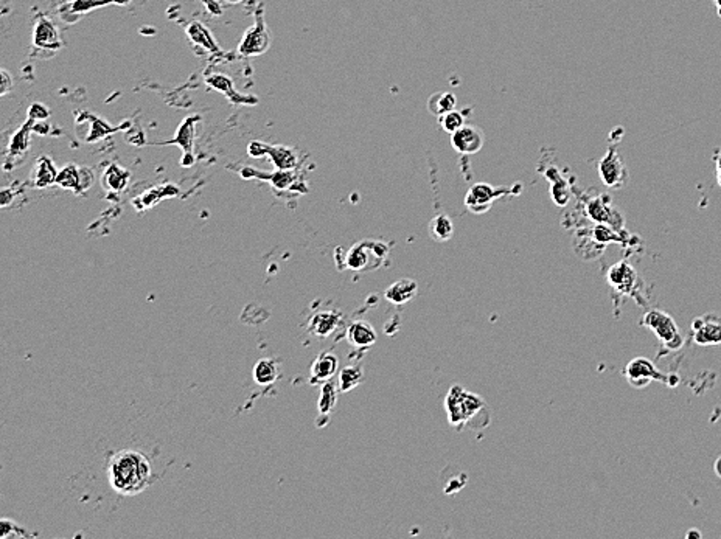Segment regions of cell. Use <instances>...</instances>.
<instances>
[{
    "label": "cell",
    "mask_w": 721,
    "mask_h": 539,
    "mask_svg": "<svg viewBox=\"0 0 721 539\" xmlns=\"http://www.w3.org/2000/svg\"><path fill=\"white\" fill-rule=\"evenodd\" d=\"M109 484L123 496L142 493L151 482V463L141 451L125 449L112 455L109 462Z\"/></svg>",
    "instance_id": "obj_1"
},
{
    "label": "cell",
    "mask_w": 721,
    "mask_h": 539,
    "mask_svg": "<svg viewBox=\"0 0 721 539\" xmlns=\"http://www.w3.org/2000/svg\"><path fill=\"white\" fill-rule=\"evenodd\" d=\"M487 407L485 399L462 386H453L445 398V411L451 426L462 428Z\"/></svg>",
    "instance_id": "obj_2"
},
{
    "label": "cell",
    "mask_w": 721,
    "mask_h": 539,
    "mask_svg": "<svg viewBox=\"0 0 721 539\" xmlns=\"http://www.w3.org/2000/svg\"><path fill=\"white\" fill-rule=\"evenodd\" d=\"M387 255L386 243L380 240L359 241L346 252V267L356 272H370L381 267Z\"/></svg>",
    "instance_id": "obj_3"
},
{
    "label": "cell",
    "mask_w": 721,
    "mask_h": 539,
    "mask_svg": "<svg viewBox=\"0 0 721 539\" xmlns=\"http://www.w3.org/2000/svg\"><path fill=\"white\" fill-rule=\"evenodd\" d=\"M642 325L656 334V338L661 340L664 348L676 351L684 345V336L679 333L675 318L667 313L659 311V309H650L644 316Z\"/></svg>",
    "instance_id": "obj_4"
},
{
    "label": "cell",
    "mask_w": 721,
    "mask_h": 539,
    "mask_svg": "<svg viewBox=\"0 0 721 539\" xmlns=\"http://www.w3.org/2000/svg\"><path fill=\"white\" fill-rule=\"evenodd\" d=\"M624 374L627 377L629 386L634 389H644L653 381H662L668 384V386H676V382L671 381V378L675 377L659 372L650 359L646 357H636L633 361H629L625 367Z\"/></svg>",
    "instance_id": "obj_5"
},
{
    "label": "cell",
    "mask_w": 721,
    "mask_h": 539,
    "mask_svg": "<svg viewBox=\"0 0 721 539\" xmlns=\"http://www.w3.org/2000/svg\"><path fill=\"white\" fill-rule=\"evenodd\" d=\"M248 152L252 157L269 156L278 170H296L299 165L297 152L282 145H266L263 142L253 140L248 146Z\"/></svg>",
    "instance_id": "obj_6"
},
{
    "label": "cell",
    "mask_w": 721,
    "mask_h": 539,
    "mask_svg": "<svg viewBox=\"0 0 721 539\" xmlns=\"http://www.w3.org/2000/svg\"><path fill=\"white\" fill-rule=\"evenodd\" d=\"M270 45V38L263 18V8H260L255 16V23L248 28L241 39L238 52L243 56H257L265 53Z\"/></svg>",
    "instance_id": "obj_7"
},
{
    "label": "cell",
    "mask_w": 721,
    "mask_h": 539,
    "mask_svg": "<svg viewBox=\"0 0 721 539\" xmlns=\"http://www.w3.org/2000/svg\"><path fill=\"white\" fill-rule=\"evenodd\" d=\"M597 171H599L602 182L606 187H610V189H619L628 179V171L624 159H622L616 148H608L606 156L597 165Z\"/></svg>",
    "instance_id": "obj_8"
},
{
    "label": "cell",
    "mask_w": 721,
    "mask_h": 539,
    "mask_svg": "<svg viewBox=\"0 0 721 539\" xmlns=\"http://www.w3.org/2000/svg\"><path fill=\"white\" fill-rule=\"evenodd\" d=\"M241 176L244 179H260L266 181L274 187L275 190H300V179L294 170H277L275 173H268V171H260L257 168L246 167L241 170Z\"/></svg>",
    "instance_id": "obj_9"
},
{
    "label": "cell",
    "mask_w": 721,
    "mask_h": 539,
    "mask_svg": "<svg viewBox=\"0 0 721 539\" xmlns=\"http://www.w3.org/2000/svg\"><path fill=\"white\" fill-rule=\"evenodd\" d=\"M94 182L95 176L92 170L87 167L72 165V163L67 167H64L58 173V177H56V185L75 193L87 191L90 187L94 185Z\"/></svg>",
    "instance_id": "obj_10"
},
{
    "label": "cell",
    "mask_w": 721,
    "mask_h": 539,
    "mask_svg": "<svg viewBox=\"0 0 721 539\" xmlns=\"http://www.w3.org/2000/svg\"><path fill=\"white\" fill-rule=\"evenodd\" d=\"M483 145H485V135L476 125L466 123L454 134H451V146L458 154H465V156L478 154L483 148Z\"/></svg>",
    "instance_id": "obj_11"
},
{
    "label": "cell",
    "mask_w": 721,
    "mask_h": 539,
    "mask_svg": "<svg viewBox=\"0 0 721 539\" xmlns=\"http://www.w3.org/2000/svg\"><path fill=\"white\" fill-rule=\"evenodd\" d=\"M505 193H509V190L495 189V187H491L490 184L480 182V184L473 185L470 191L466 193L465 206L471 211V213L482 215L490 210L491 204H493L495 199H497L499 196H502Z\"/></svg>",
    "instance_id": "obj_12"
},
{
    "label": "cell",
    "mask_w": 721,
    "mask_h": 539,
    "mask_svg": "<svg viewBox=\"0 0 721 539\" xmlns=\"http://www.w3.org/2000/svg\"><path fill=\"white\" fill-rule=\"evenodd\" d=\"M693 340L698 345L721 344V317L717 314H704L696 317L692 323Z\"/></svg>",
    "instance_id": "obj_13"
},
{
    "label": "cell",
    "mask_w": 721,
    "mask_h": 539,
    "mask_svg": "<svg viewBox=\"0 0 721 539\" xmlns=\"http://www.w3.org/2000/svg\"><path fill=\"white\" fill-rule=\"evenodd\" d=\"M637 279L636 269L627 261H619V263L611 266L608 275H606V280H608L611 288L620 294H627V296H634L633 291H636Z\"/></svg>",
    "instance_id": "obj_14"
},
{
    "label": "cell",
    "mask_w": 721,
    "mask_h": 539,
    "mask_svg": "<svg viewBox=\"0 0 721 539\" xmlns=\"http://www.w3.org/2000/svg\"><path fill=\"white\" fill-rule=\"evenodd\" d=\"M199 121H201L199 116L187 117L182 121V125L179 126L176 137L171 142H168V143H175L182 148V151H184L182 165L184 167H192L194 163L193 148H194V138H196V125H198Z\"/></svg>",
    "instance_id": "obj_15"
},
{
    "label": "cell",
    "mask_w": 721,
    "mask_h": 539,
    "mask_svg": "<svg viewBox=\"0 0 721 539\" xmlns=\"http://www.w3.org/2000/svg\"><path fill=\"white\" fill-rule=\"evenodd\" d=\"M588 215L597 224H608L617 230L624 226V218L611 207V199L608 196H599V198L589 202Z\"/></svg>",
    "instance_id": "obj_16"
},
{
    "label": "cell",
    "mask_w": 721,
    "mask_h": 539,
    "mask_svg": "<svg viewBox=\"0 0 721 539\" xmlns=\"http://www.w3.org/2000/svg\"><path fill=\"white\" fill-rule=\"evenodd\" d=\"M339 369V359L333 351H322L319 355L313 365H311V384L313 386H319V384H325L326 381H331V378L338 373Z\"/></svg>",
    "instance_id": "obj_17"
},
{
    "label": "cell",
    "mask_w": 721,
    "mask_h": 539,
    "mask_svg": "<svg viewBox=\"0 0 721 539\" xmlns=\"http://www.w3.org/2000/svg\"><path fill=\"white\" fill-rule=\"evenodd\" d=\"M33 44L40 50H58L61 48V39L58 28L47 18H39L36 21L35 31H33Z\"/></svg>",
    "instance_id": "obj_18"
},
{
    "label": "cell",
    "mask_w": 721,
    "mask_h": 539,
    "mask_svg": "<svg viewBox=\"0 0 721 539\" xmlns=\"http://www.w3.org/2000/svg\"><path fill=\"white\" fill-rule=\"evenodd\" d=\"M347 339L353 348L367 350L375 345V342L378 340V334H376L375 328L368 322L356 321L348 326Z\"/></svg>",
    "instance_id": "obj_19"
},
{
    "label": "cell",
    "mask_w": 721,
    "mask_h": 539,
    "mask_svg": "<svg viewBox=\"0 0 721 539\" xmlns=\"http://www.w3.org/2000/svg\"><path fill=\"white\" fill-rule=\"evenodd\" d=\"M419 292V283L412 279H401L392 283L384 292V297L393 305H406L414 300Z\"/></svg>",
    "instance_id": "obj_20"
},
{
    "label": "cell",
    "mask_w": 721,
    "mask_h": 539,
    "mask_svg": "<svg viewBox=\"0 0 721 539\" xmlns=\"http://www.w3.org/2000/svg\"><path fill=\"white\" fill-rule=\"evenodd\" d=\"M339 322H341L339 314H336L333 311H322L311 317L308 330L317 338H329L331 333L338 330Z\"/></svg>",
    "instance_id": "obj_21"
},
{
    "label": "cell",
    "mask_w": 721,
    "mask_h": 539,
    "mask_svg": "<svg viewBox=\"0 0 721 539\" xmlns=\"http://www.w3.org/2000/svg\"><path fill=\"white\" fill-rule=\"evenodd\" d=\"M58 173L60 171H56L55 163L44 156L36 162L35 170L31 173V182L36 189H47V187L56 184Z\"/></svg>",
    "instance_id": "obj_22"
},
{
    "label": "cell",
    "mask_w": 721,
    "mask_h": 539,
    "mask_svg": "<svg viewBox=\"0 0 721 539\" xmlns=\"http://www.w3.org/2000/svg\"><path fill=\"white\" fill-rule=\"evenodd\" d=\"M338 389L339 387L336 386L333 381H326L325 384H322L321 395H319L317 399V412L319 418L324 420V424H326V421H329L330 413L336 407V403H338ZM321 420L317 423H321Z\"/></svg>",
    "instance_id": "obj_23"
},
{
    "label": "cell",
    "mask_w": 721,
    "mask_h": 539,
    "mask_svg": "<svg viewBox=\"0 0 721 539\" xmlns=\"http://www.w3.org/2000/svg\"><path fill=\"white\" fill-rule=\"evenodd\" d=\"M129 171L121 168L120 165H109L108 170L104 171L103 174V179H101V184H103V189L106 191H114V193H119L123 189H126V185L129 182Z\"/></svg>",
    "instance_id": "obj_24"
},
{
    "label": "cell",
    "mask_w": 721,
    "mask_h": 539,
    "mask_svg": "<svg viewBox=\"0 0 721 539\" xmlns=\"http://www.w3.org/2000/svg\"><path fill=\"white\" fill-rule=\"evenodd\" d=\"M456 108L457 96L453 92H436L428 100V111L436 117L445 116V113L454 111Z\"/></svg>",
    "instance_id": "obj_25"
},
{
    "label": "cell",
    "mask_w": 721,
    "mask_h": 539,
    "mask_svg": "<svg viewBox=\"0 0 721 539\" xmlns=\"http://www.w3.org/2000/svg\"><path fill=\"white\" fill-rule=\"evenodd\" d=\"M428 233L434 241L445 243L453 238L454 226L453 221L446 215H437L431 219L428 226Z\"/></svg>",
    "instance_id": "obj_26"
},
{
    "label": "cell",
    "mask_w": 721,
    "mask_h": 539,
    "mask_svg": "<svg viewBox=\"0 0 721 539\" xmlns=\"http://www.w3.org/2000/svg\"><path fill=\"white\" fill-rule=\"evenodd\" d=\"M364 382V370L360 365H347L339 373L338 387L342 394H347Z\"/></svg>",
    "instance_id": "obj_27"
},
{
    "label": "cell",
    "mask_w": 721,
    "mask_h": 539,
    "mask_svg": "<svg viewBox=\"0 0 721 539\" xmlns=\"http://www.w3.org/2000/svg\"><path fill=\"white\" fill-rule=\"evenodd\" d=\"M187 35L192 39V43L199 45L204 50L218 52V45L215 43V39H213L211 33L207 30V27H204L201 22H193L192 26L187 28Z\"/></svg>",
    "instance_id": "obj_28"
},
{
    "label": "cell",
    "mask_w": 721,
    "mask_h": 539,
    "mask_svg": "<svg viewBox=\"0 0 721 539\" xmlns=\"http://www.w3.org/2000/svg\"><path fill=\"white\" fill-rule=\"evenodd\" d=\"M278 378V365L274 359H261L253 367V379L260 386H269Z\"/></svg>",
    "instance_id": "obj_29"
},
{
    "label": "cell",
    "mask_w": 721,
    "mask_h": 539,
    "mask_svg": "<svg viewBox=\"0 0 721 539\" xmlns=\"http://www.w3.org/2000/svg\"><path fill=\"white\" fill-rule=\"evenodd\" d=\"M87 123H89V134L84 137V140L92 143L95 142L97 138H103L104 135H108L111 133H114V130H117L114 126H111L108 121H104L103 118L97 117V116H92V113H83V117Z\"/></svg>",
    "instance_id": "obj_30"
},
{
    "label": "cell",
    "mask_w": 721,
    "mask_h": 539,
    "mask_svg": "<svg viewBox=\"0 0 721 539\" xmlns=\"http://www.w3.org/2000/svg\"><path fill=\"white\" fill-rule=\"evenodd\" d=\"M31 120L28 118V121L26 125H22L21 129L16 133L13 137H11V143H10V156L11 157H19V156H23L30 148V135H31Z\"/></svg>",
    "instance_id": "obj_31"
},
{
    "label": "cell",
    "mask_w": 721,
    "mask_h": 539,
    "mask_svg": "<svg viewBox=\"0 0 721 539\" xmlns=\"http://www.w3.org/2000/svg\"><path fill=\"white\" fill-rule=\"evenodd\" d=\"M207 84L218 89V91H221L223 94H226V96L231 101H235V103L251 101V98L240 96L238 94H236L233 91V89H232V81H231V78H229V77H224V75H211V77L207 78Z\"/></svg>",
    "instance_id": "obj_32"
},
{
    "label": "cell",
    "mask_w": 721,
    "mask_h": 539,
    "mask_svg": "<svg viewBox=\"0 0 721 539\" xmlns=\"http://www.w3.org/2000/svg\"><path fill=\"white\" fill-rule=\"evenodd\" d=\"M466 113H468V111H457V109L445 113V116L439 117L440 128L448 134H454L456 130L466 125Z\"/></svg>",
    "instance_id": "obj_33"
},
{
    "label": "cell",
    "mask_w": 721,
    "mask_h": 539,
    "mask_svg": "<svg viewBox=\"0 0 721 539\" xmlns=\"http://www.w3.org/2000/svg\"><path fill=\"white\" fill-rule=\"evenodd\" d=\"M16 536V538H28L33 535H28L27 530H23L19 524H16L11 519H2L0 521V539H6L8 536Z\"/></svg>",
    "instance_id": "obj_34"
},
{
    "label": "cell",
    "mask_w": 721,
    "mask_h": 539,
    "mask_svg": "<svg viewBox=\"0 0 721 539\" xmlns=\"http://www.w3.org/2000/svg\"><path fill=\"white\" fill-rule=\"evenodd\" d=\"M111 2H120V0H75V2L70 5V8L73 13L77 11L79 14H83L86 11H90L95 6H104Z\"/></svg>",
    "instance_id": "obj_35"
},
{
    "label": "cell",
    "mask_w": 721,
    "mask_h": 539,
    "mask_svg": "<svg viewBox=\"0 0 721 539\" xmlns=\"http://www.w3.org/2000/svg\"><path fill=\"white\" fill-rule=\"evenodd\" d=\"M552 198L556 202V206H566L569 201V191L566 185L558 181V184L552 185Z\"/></svg>",
    "instance_id": "obj_36"
},
{
    "label": "cell",
    "mask_w": 721,
    "mask_h": 539,
    "mask_svg": "<svg viewBox=\"0 0 721 539\" xmlns=\"http://www.w3.org/2000/svg\"><path fill=\"white\" fill-rule=\"evenodd\" d=\"M50 117V111H48L43 103H33L28 109V118L35 121H43Z\"/></svg>",
    "instance_id": "obj_37"
},
{
    "label": "cell",
    "mask_w": 721,
    "mask_h": 539,
    "mask_svg": "<svg viewBox=\"0 0 721 539\" xmlns=\"http://www.w3.org/2000/svg\"><path fill=\"white\" fill-rule=\"evenodd\" d=\"M0 94L2 95H6L8 92H10V89L13 87V79L10 77V73H8L6 70H2L0 72Z\"/></svg>",
    "instance_id": "obj_38"
},
{
    "label": "cell",
    "mask_w": 721,
    "mask_h": 539,
    "mask_svg": "<svg viewBox=\"0 0 721 539\" xmlns=\"http://www.w3.org/2000/svg\"><path fill=\"white\" fill-rule=\"evenodd\" d=\"M31 130L39 135H47L48 133H50V125H47L45 120L38 121V123L35 120H31Z\"/></svg>",
    "instance_id": "obj_39"
},
{
    "label": "cell",
    "mask_w": 721,
    "mask_h": 539,
    "mask_svg": "<svg viewBox=\"0 0 721 539\" xmlns=\"http://www.w3.org/2000/svg\"><path fill=\"white\" fill-rule=\"evenodd\" d=\"M715 165H717V181H718V185L721 187V152L717 154Z\"/></svg>",
    "instance_id": "obj_40"
},
{
    "label": "cell",
    "mask_w": 721,
    "mask_h": 539,
    "mask_svg": "<svg viewBox=\"0 0 721 539\" xmlns=\"http://www.w3.org/2000/svg\"><path fill=\"white\" fill-rule=\"evenodd\" d=\"M712 2H714L715 8H717V13H718V16L721 18V0H712Z\"/></svg>",
    "instance_id": "obj_41"
},
{
    "label": "cell",
    "mask_w": 721,
    "mask_h": 539,
    "mask_svg": "<svg viewBox=\"0 0 721 539\" xmlns=\"http://www.w3.org/2000/svg\"><path fill=\"white\" fill-rule=\"evenodd\" d=\"M690 536H696V538H701V533H700V532H692V533H689V535H687V538H690Z\"/></svg>",
    "instance_id": "obj_42"
},
{
    "label": "cell",
    "mask_w": 721,
    "mask_h": 539,
    "mask_svg": "<svg viewBox=\"0 0 721 539\" xmlns=\"http://www.w3.org/2000/svg\"><path fill=\"white\" fill-rule=\"evenodd\" d=\"M720 468H721V459H720V460L717 462V465H715V469H720Z\"/></svg>",
    "instance_id": "obj_43"
},
{
    "label": "cell",
    "mask_w": 721,
    "mask_h": 539,
    "mask_svg": "<svg viewBox=\"0 0 721 539\" xmlns=\"http://www.w3.org/2000/svg\"><path fill=\"white\" fill-rule=\"evenodd\" d=\"M227 2H233L235 4V2H241V0H227Z\"/></svg>",
    "instance_id": "obj_44"
}]
</instances>
